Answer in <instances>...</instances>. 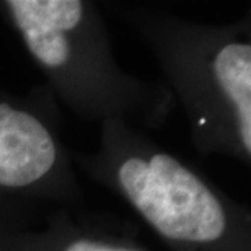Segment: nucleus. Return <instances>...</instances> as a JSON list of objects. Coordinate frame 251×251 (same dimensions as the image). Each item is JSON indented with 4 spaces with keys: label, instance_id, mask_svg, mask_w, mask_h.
<instances>
[{
    "label": "nucleus",
    "instance_id": "1",
    "mask_svg": "<svg viewBox=\"0 0 251 251\" xmlns=\"http://www.w3.org/2000/svg\"><path fill=\"white\" fill-rule=\"evenodd\" d=\"M150 48L201 157L251 162V20L212 25L126 2L103 3Z\"/></svg>",
    "mask_w": 251,
    "mask_h": 251
},
{
    "label": "nucleus",
    "instance_id": "2",
    "mask_svg": "<svg viewBox=\"0 0 251 251\" xmlns=\"http://www.w3.org/2000/svg\"><path fill=\"white\" fill-rule=\"evenodd\" d=\"M93 153H72L172 251H251V212L179 155L121 121L100 124Z\"/></svg>",
    "mask_w": 251,
    "mask_h": 251
},
{
    "label": "nucleus",
    "instance_id": "3",
    "mask_svg": "<svg viewBox=\"0 0 251 251\" xmlns=\"http://www.w3.org/2000/svg\"><path fill=\"white\" fill-rule=\"evenodd\" d=\"M0 13L48 80L54 98L88 123L158 129L175 104L163 82L126 72L98 5L87 0H3Z\"/></svg>",
    "mask_w": 251,
    "mask_h": 251
},
{
    "label": "nucleus",
    "instance_id": "4",
    "mask_svg": "<svg viewBox=\"0 0 251 251\" xmlns=\"http://www.w3.org/2000/svg\"><path fill=\"white\" fill-rule=\"evenodd\" d=\"M0 251H147L118 230L75 220L67 207L48 214L44 227L12 228L0 237Z\"/></svg>",
    "mask_w": 251,
    "mask_h": 251
},
{
    "label": "nucleus",
    "instance_id": "5",
    "mask_svg": "<svg viewBox=\"0 0 251 251\" xmlns=\"http://www.w3.org/2000/svg\"><path fill=\"white\" fill-rule=\"evenodd\" d=\"M22 227H33V225H22V224H15V222H8V220H0V237H2L3 232L12 228H22Z\"/></svg>",
    "mask_w": 251,
    "mask_h": 251
}]
</instances>
